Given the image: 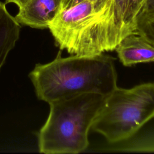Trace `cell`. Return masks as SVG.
Instances as JSON below:
<instances>
[{
  "mask_svg": "<svg viewBox=\"0 0 154 154\" xmlns=\"http://www.w3.org/2000/svg\"><path fill=\"white\" fill-rule=\"evenodd\" d=\"M115 50L125 66L154 61V46L136 32L126 36Z\"/></svg>",
  "mask_w": 154,
  "mask_h": 154,
  "instance_id": "cell-6",
  "label": "cell"
},
{
  "mask_svg": "<svg viewBox=\"0 0 154 154\" xmlns=\"http://www.w3.org/2000/svg\"><path fill=\"white\" fill-rule=\"evenodd\" d=\"M63 0H29L19 8L14 17L21 25L33 28H48L61 9Z\"/></svg>",
  "mask_w": 154,
  "mask_h": 154,
  "instance_id": "cell-5",
  "label": "cell"
},
{
  "mask_svg": "<svg viewBox=\"0 0 154 154\" xmlns=\"http://www.w3.org/2000/svg\"><path fill=\"white\" fill-rule=\"evenodd\" d=\"M29 0H5V4L13 3L16 4L19 8L26 4Z\"/></svg>",
  "mask_w": 154,
  "mask_h": 154,
  "instance_id": "cell-12",
  "label": "cell"
},
{
  "mask_svg": "<svg viewBox=\"0 0 154 154\" xmlns=\"http://www.w3.org/2000/svg\"><path fill=\"white\" fill-rule=\"evenodd\" d=\"M105 97L88 93L50 103L49 116L38 133L39 152L78 153L85 150L89 131Z\"/></svg>",
  "mask_w": 154,
  "mask_h": 154,
  "instance_id": "cell-2",
  "label": "cell"
},
{
  "mask_svg": "<svg viewBox=\"0 0 154 154\" xmlns=\"http://www.w3.org/2000/svg\"><path fill=\"white\" fill-rule=\"evenodd\" d=\"M117 22L114 0L102 8L84 0L60 10L48 28L60 49L72 55L88 56Z\"/></svg>",
  "mask_w": 154,
  "mask_h": 154,
  "instance_id": "cell-3",
  "label": "cell"
},
{
  "mask_svg": "<svg viewBox=\"0 0 154 154\" xmlns=\"http://www.w3.org/2000/svg\"><path fill=\"white\" fill-rule=\"evenodd\" d=\"M142 10H154V0H147Z\"/></svg>",
  "mask_w": 154,
  "mask_h": 154,
  "instance_id": "cell-13",
  "label": "cell"
},
{
  "mask_svg": "<svg viewBox=\"0 0 154 154\" xmlns=\"http://www.w3.org/2000/svg\"><path fill=\"white\" fill-rule=\"evenodd\" d=\"M29 77L38 99L49 104L88 93L106 96L117 87L114 60L103 54L63 58L59 53L52 61L36 64Z\"/></svg>",
  "mask_w": 154,
  "mask_h": 154,
  "instance_id": "cell-1",
  "label": "cell"
},
{
  "mask_svg": "<svg viewBox=\"0 0 154 154\" xmlns=\"http://www.w3.org/2000/svg\"><path fill=\"white\" fill-rule=\"evenodd\" d=\"M69 1V0H63L62 1V4H61V9L60 10L64 8L66 6V5L67 4Z\"/></svg>",
  "mask_w": 154,
  "mask_h": 154,
  "instance_id": "cell-14",
  "label": "cell"
},
{
  "mask_svg": "<svg viewBox=\"0 0 154 154\" xmlns=\"http://www.w3.org/2000/svg\"><path fill=\"white\" fill-rule=\"evenodd\" d=\"M114 1L116 15L119 22L132 32H136L135 27L128 22L127 17L129 0H114Z\"/></svg>",
  "mask_w": 154,
  "mask_h": 154,
  "instance_id": "cell-9",
  "label": "cell"
},
{
  "mask_svg": "<svg viewBox=\"0 0 154 154\" xmlns=\"http://www.w3.org/2000/svg\"><path fill=\"white\" fill-rule=\"evenodd\" d=\"M154 117V82L131 88L117 87L105 97L91 129L110 143L131 137Z\"/></svg>",
  "mask_w": 154,
  "mask_h": 154,
  "instance_id": "cell-4",
  "label": "cell"
},
{
  "mask_svg": "<svg viewBox=\"0 0 154 154\" xmlns=\"http://www.w3.org/2000/svg\"><path fill=\"white\" fill-rule=\"evenodd\" d=\"M20 25L7 10L5 3L0 2V70L20 35Z\"/></svg>",
  "mask_w": 154,
  "mask_h": 154,
  "instance_id": "cell-7",
  "label": "cell"
},
{
  "mask_svg": "<svg viewBox=\"0 0 154 154\" xmlns=\"http://www.w3.org/2000/svg\"><path fill=\"white\" fill-rule=\"evenodd\" d=\"M82 1L84 0H69L67 4L66 5V6L64 8H68L69 7H71L73 5H75ZM92 2H93L94 3V4L96 5V6L98 8H102L103 7L109 0H90ZM63 8V9H64Z\"/></svg>",
  "mask_w": 154,
  "mask_h": 154,
  "instance_id": "cell-11",
  "label": "cell"
},
{
  "mask_svg": "<svg viewBox=\"0 0 154 154\" xmlns=\"http://www.w3.org/2000/svg\"><path fill=\"white\" fill-rule=\"evenodd\" d=\"M147 0H129L127 17L128 22L135 27L137 16L142 10Z\"/></svg>",
  "mask_w": 154,
  "mask_h": 154,
  "instance_id": "cell-10",
  "label": "cell"
},
{
  "mask_svg": "<svg viewBox=\"0 0 154 154\" xmlns=\"http://www.w3.org/2000/svg\"><path fill=\"white\" fill-rule=\"evenodd\" d=\"M136 33L154 46V10H141L135 22Z\"/></svg>",
  "mask_w": 154,
  "mask_h": 154,
  "instance_id": "cell-8",
  "label": "cell"
}]
</instances>
